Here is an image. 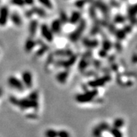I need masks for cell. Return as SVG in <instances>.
Instances as JSON below:
<instances>
[{"label":"cell","instance_id":"obj_1","mask_svg":"<svg viewBox=\"0 0 137 137\" xmlns=\"http://www.w3.org/2000/svg\"><path fill=\"white\" fill-rule=\"evenodd\" d=\"M9 100L11 104L22 111L28 119H37L39 109V93L38 91H32L28 96L20 99L16 97L12 96Z\"/></svg>","mask_w":137,"mask_h":137},{"label":"cell","instance_id":"obj_2","mask_svg":"<svg viewBox=\"0 0 137 137\" xmlns=\"http://www.w3.org/2000/svg\"><path fill=\"white\" fill-rule=\"evenodd\" d=\"M110 125L107 122H102L97 125L92 130V135L94 136H112L111 133Z\"/></svg>","mask_w":137,"mask_h":137},{"label":"cell","instance_id":"obj_3","mask_svg":"<svg viewBox=\"0 0 137 137\" xmlns=\"http://www.w3.org/2000/svg\"><path fill=\"white\" fill-rule=\"evenodd\" d=\"M117 82L118 85L123 88L131 87L136 82V76L135 74L121 73L119 74L117 78Z\"/></svg>","mask_w":137,"mask_h":137},{"label":"cell","instance_id":"obj_4","mask_svg":"<svg viewBox=\"0 0 137 137\" xmlns=\"http://www.w3.org/2000/svg\"><path fill=\"white\" fill-rule=\"evenodd\" d=\"M7 83L10 88L17 92H23L26 89L22 80L20 78V76H18L16 75L9 76L7 80Z\"/></svg>","mask_w":137,"mask_h":137},{"label":"cell","instance_id":"obj_5","mask_svg":"<svg viewBox=\"0 0 137 137\" xmlns=\"http://www.w3.org/2000/svg\"><path fill=\"white\" fill-rule=\"evenodd\" d=\"M76 26V27L71 32L70 37H69V39L73 42H76L78 40H79L86 28V22L85 20H83V19H81Z\"/></svg>","mask_w":137,"mask_h":137},{"label":"cell","instance_id":"obj_6","mask_svg":"<svg viewBox=\"0 0 137 137\" xmlns=\"http://www.w3.org/2000/svg\"><path fill=\"white\" fill-rule=\"evenodd\" d=\"M39 32L41 36L47 43H52L55 40V34L52 32L49 25L43 23L39 25Z\"/></svg>","mask_w":137,"mask_h":137},{"label":"cell","instance_id":"obj_7","mask_svg":"<svg viewBox=\"0 0 137 137\" xmlns=\"http://www.w3.org/2000/svg\"><path fill=\"white\" fill-rule=\"evenodd\" d=\"M23 84L26 89H32L34 86V76L32 72L30 70H25L22 71L20 76Z\"/></svg>","mask_w":137,"mask_h":137},{"label":"cell","instance_id":"obj_8","mask_svg":"<svg viewBox=\"0 0 137 137\" xmlns=\"http://www.w3.org/2000/svg\"><path fill=\"white\" fill-rule=\"evenodd\" d=\"M10 11L6 6H3L0 8V26L5 27L8 24L10 17Z\"/></svg>","mask_w":137,"mask_h":137},{"label":"cell","instance_id":"obj_9","mask_svg":"<svg viewBox=\"0 0 137 137\" xmlns=\"http://www.w3.org/2000/svg\"><path fill=\"white\" fill-rule=\"evenodd\" d=\"M110 76H105L102 78H97L96 79L91 80L90 82L88 83L89 86H90L92 88H103L104 85L106 84L107 83L110 81Z\"/></svg>","mask_w":137,"mask_h":137},{"label":"cell","instance_id":"obj_10","mask_svg":"<svg viewBox=\"0 0 137 137\" xmlns=\"http://www.w3.org/2000/svg\"><path fill=\"white\" fill-rule=\"evenodd\" d=\"M9 20L16 28H21L23 25V19H22L21 15L17 11H13V12L10 13Z\"/></svg>","mask_w":137,"mask_h":137},{"label":"cell","instance_id":"obj_11","mask_svg":"<svg viewBox=\"0 0 137 137\" xmlns=\"http://www.w3.org/2000/svg\"><path fill=\"white\" fill-rule=\"evenodd\" d=\"M69 69L68 68H64L63 70L60 71L57 75H56V80L59 83H60L62 85L65 84L68 79L69 77Z\"/></svg>","mask_w":137,"mask_h":137},{"label":"cell","instance_id":"obj_12","mask_svg":"<svg viewBox=\"0 0 137 137\" xmlns=\"http://www.w3.org/2000/svg\"><path fill=\"white\" fill-rule=\"evenodd\" d=\"M37 44H38V41L35 40L34 37L30 36V38H28L25 41L24 49L27 52H32L35 49Z\"/></svg>","mask_w":137,"mask_h":137},{"label":"cell","instance_id":"obj_13","mask_svg":"<svg viewBox=\"0 0 137 137\" xmlns=\"http://www.w3.org/2000/svg\"><path fill=\"white\" fill-rule=\"evenodd\" d=\"M38 30H39V23L38 20L35 18H32L29 25V33L30 36L34 38L35 36L37 34Z\"/></svg>","mask_w":137,"mask_h":137},{"label":"cell","instance_id":"obj_14","mask_svg":"<svg viewBox=\"0 0 137 137\" xmlns=\"http://www.w3.org/2000/svg\"><path fill=\"white\" fill-rule=\"evenodd\" d=\"M50 28L52 30V32L55 34H60L63 29V26H62V23L61 22L60 18H56L54 19L51 22V24L50 25Z\"/></svg>","mask_w":137,"mask_h":137},{"label":"cell","instance_id":"obj_15","mask_svg":"<svg viewBox=\"0 0 137 137\" xmlns=\"http://www.w3.org/2000/svg\"><path fill=\"white\" fill-rule=\"evenodd\" d=\"M81 19H82L81 13L78 11H74L71 13L70 16L68 17V22L72 25H76L80 21Z\"/></svg>","mask_w":137,"mask_h":137},{"label":"cell","instance_id":"obj_16","mask_svg":"<svg viewBox=\"0 0 137 137\" xmlns=\"http://www.w3.org/2000/svg\"><path fill=\"white\" fill-rule=\"evenodd\" d=\"M38 2L46 10L54 9V4L52 3V0H38Z\"/></svg>","mask_w":137,"mask_h":137},{"label":"cell","instance_id":"obj_17","mask_svg":"<svg viewBox=\"0 0 137 137\" xmlns=\"http://www.w3.org/2000/svg\"><path fill=\"white\" fill-rule=\"evenodd\" d=\"M125 125V121L123 118H118L113 121V127L121 129L122 127H124Z\"/></svg>","mask_w":137,"mask_h":137},{"label":"cell","instance_id":"obj_18","mask_svg":"<svg viewBox=\"0 0 137 137\" xmlns=\"http://www.w3.org/2000/svg\"><path fill=\"white\" fill-rule=\"evenodd\" d=\"M45 135L48 137H57L58 136V130L52 128H50L46 130Z\"/></svg>","mask_w":137,"mask_h":137},{"label":"cell","instance_id":"obj_19","mask_svg":"<svg viewBox=\"0 0 137 137\" xmlns=\"http://www.w3.org/2000/svg\"><path fill=\"white\" fill-rule=\"evenodd\" d=\"M90 64V61L88 60V58H83L82 60H80L79 63V68L81 69H84V68H88V66Z\"/></svg>","mask_w":137,"mask_h":137},{"label":"cell","instance_id":"obj_20","mask_svg":"<svg viewBox=\"0 0 137 137\" xmlns=\"http://www.w3.org/2000/svg\"><path fill=\"white\" fill-rule=\"evenodd\" d=\"M67 44V41L64 40V38H60L59 41L57 42V46L58 47V48H66V45Z\"/></svg>","mask_w":137,"mask_h":137},{"label":"cell","instance_id":"obj_21","mask_svg":"<svg viewBox=\"0 0 137 137\" xmlns=\"http://www.w3.org/2000/svg\"><path fill=\"white\" fill-rule=\"evenodd\" d=\"M70 136V133L65 129H60L58 130V137H68Z\"/></svg>","mask_w":137,"mask_h":137},{"label":"cell","instance_id":"obj_22","mask_svg":"<svg viewBox=\"0 0 137 137\" xmlns=\"http://www.w3.org/2000/svg\"><path fill=\"white\" fill-rule=\"evenodd\" d=\"M11 4L17 7H22L25 6L24 0H11Z\"/></svg>","mask_w":137,"mask_h":137},{"label":"cell","instance_id":"obj_23","mask_svg":"<svg viewBox=\"0 0 137 137\" xmlns=\"http://www.w3.org/2000/svg\"><path fill=\"white\" fill-rule=\"evenodd\" d=\"M24 2H25V5L33 6L35 4V0H24Z\"/></svg>","mask_w":137,"mask_h":137},{"label":"cell","instance_id":"obj_24","mask_svg":"<svg viewBox=\"0 0 137 137\" xmlns=\"http://www.w3.org/2000/svg\"><path fill=\"white\" fill-rule=\"evenodd\" d=\"M3 94H4V90H3V89L1 87H0V99H2V97L3 96Z\"/></svg>","mask_w":137,"mask_h":137}]
</instances>
